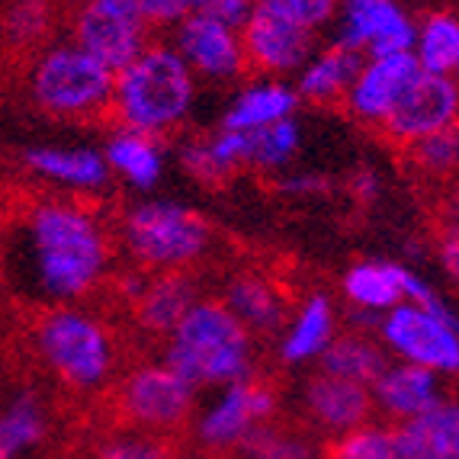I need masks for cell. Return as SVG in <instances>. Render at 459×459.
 <instances>
[{
    "mask_svg": "<svg viewBox=\"0 0 459 459\" xmlns=\"http://www.w3.org/2000/svg\"><path fill=\"white\" fill-rule=\"evenodd\" d=\"M264 7L276 10V13H283L286 20L292 23L306 26V30H318V26L331 23L341 7V0H257Z\"/></svg>",
    "mask_w": 459,
    "mask_h": 459,
    "instance_id": "836d02e7",
    "label": "cell"
},
{
    "mask_svg": "<svg viewBox=\"0 0 459 459\" xmlns=\"http://www.w3.org/2000/svg\"><path fill=\"white\" fill-rule=\"evenodd\" d=\"M103 161H107L109 170L123 174L132 186L138 190H152L158 180H161L164 170V154L161 148L154 145V138L138 135V132H116L109 138L107 152H103Z\"/></svg>",
    "mask_w": 459,
    "mask_h": 459,
    "instance_id": "d4e9b609",
    "label": "cell"
},
{
    "mask_svg": "<svg viewBox=\"0 0 459 459\" xmlns=\"http://www.w3.org/2000/svg\"><path fill=\"white\" fill-rule=\"evenodd\" d=\"M48 30L46 0H16L7 13V32L16 42H32Z\"/></svg>",
    "mask_w": 459,
    "mask_h": 459,
    "instance_id": "d590c367",
    "label": "cell"
},
{
    "mask_svg": "<svg viewBox=\"0 0 459 459\" xmlns=\"http://www.w3.org/2000/svg\"><path fill=\"white\" fill-rule=\"evenodd\" d=\"M296 91L283 84H257L251 91L238 93L231 109L225 113L222 129L231 132H254L264 126H273L280 119H290L296 113Z\"/></svg>",
    "mask_w": 459,
    "mask_h": 459,
    "instance_id": "cb8c5ba5",
    "label": "cell"
},
{
    "mask_svg": "<svg viewBox=\"0 0 459 459\" xmlns=\"http://www.w3.org/2000/svg\"><path fill=\"white\" fill-rule=\"evenodd\" d=\"M174 52L184 58L193 74L212 77V81H229L245 68V48L238 30L199 13H190L177 23Z\"/></svg>",
    "mask_w": 459,
    "mask_h": 459,
    "instance_id": "5bb4252c",
    "label": "cell"
},
{
    "mask_svg": "<svg viewBox=\"0 0 459 459\" xmlns=\"http://www.w3.org/2000/svg\"><path fill=\"white\" fill-rule=\"evenodd\" d=\"M145 26H177L193 13V0H132Z\"/></svg>",
    "mask_w": 459,
    "mask_h": 459,
    "instance_id": "74e56055",
    "label": "cell"
},
{
    "mask_svg": "<svg viewBox=\"0 0 459 459\" xmlns=\"http://www.w3.org/2000/svg\"><path fill=\"white\" fill-rule=\"evenodd\" d=\"M414 145V158L424 170L430 174H450L453 164H456V132H434V135H424Z\"/></svg>",
    "mask_w": 459,
    "mask_h": 459,
    "instance_id": "e575fe53",
    "label": "cell"
},
{
    "mask_svg": "<svg viewBox=\"0 0 459 459\" xmlns=\"http://www.w3.org/2000/svg\"><path fill=\"white\" fill-rule=\"evenodd\" d=\"M74 46L116 77L145 52V23L132 0H87L74 20Z\"/></svg>",
    "mask_w": 459,
    "mask_h": 459,
    "instance_id": "ba28073f",
    "label": "cell"
},
{
    "mask_svg": "<svg viewBox=\"0 0 459 459\" xmlns=\"http://www.w3.org/2000/svg\"><path fill=\"white\" fill-rule=\"evenodd\" d=\"M209 222L177 203H142L123 222V241L138 264L158 270L184 267L209 247Z\"/></svg>",
    "mask_w": 459,
    "mask_h": 459,
    "instance_id": "5b68a950",
    "label": "cell"
},
{
    "mask_svg": "<svg viewBox=\"0 0 459 459\" xmlns=\"http://www.w3.org/2000/svg\"><path fill=\"white\" fill-rule=\"evenodd\" d=\"M276 411V395L270 385L245 383L225 385L222 395L215 398L212 405L203 411L199 418L196 437L206 450H235V446H245V440L257 428L273 418Z\"/></svg>",
    "mask_w": 459,
    "mask_h": 459,
    "instance_id": "9c48e42d",
    "label": "cell"
},
{
    "mask_svg": "<svg viewBox=\"0 0 459 459\" xmlns=\"http://www.w3.org/2000/svg\"><path fill=\"white\" fill-rule=\"evenodd\" d=\"M193 302H196V292L190 280L180 273H168L138 292V322L158 334H170Z\"/></svg>",
    "mask_w": 459,
    "mask_h": 459,
    "instance_id": "484cf974",
    "label": "cell"
},
{
    "mask_svg": "<svg viewBox=\"0 0 459 459\" xmlns=\"http://www.w3.org/2000/svg\"><path fill=\"white\" fill-rule=\"evenodd\" d=\"M418 71L421 68H418L411 52L367 58L357 81L347 91V103H351V109L360 116L363 123H383L389 109L395 107V100L418 77Z\"/></svg>",
    "mask_w": 459,
    "mask_h": 459,
    "instance_id": "9a60e30c",
    "label": "cell"
},
{
    "mask_svg": "<svg viewBox=\"0 0 459 459\" xmlns=\"http://www.w3.org/2000/svg\"><path fill=\"white\" fill-rule=\"evenodd\" d=\"M225 308L247 331H276L286 318V306L280 292L261 276H238L235 283L229 286Z\"/></svg>",
    "mask_w": 459,
    "mask_h": 459,
    "instance_id": "4316f807",
    "label": "cell"
},
{
    "mask_svg": "<svg viewBox=\"0 0 459 459\" xmlns=\"http://www.w3.org/2000/svg\"><path fill=\"white\" fill-rule=\"evenodd\" d=\"M184 168L190 170L203 184H215L235 174L238 168H245V132L219 129L206 142H193L180 154Z\"/></svg>",
    "mask_w": 459,
    "mask_h": 459,
    "instance_id": "83f0119b",
    "label": "cell"
},
{
    "mask_svg": "<svg viewBox=\"0 0 459 459\" xmlns=\"http://www.w3.org/2000/svg\"><path fill=\"white\" fill-rule=\"evenodd\" d=\"M363 62L367 58L360 52H353V48L341 46V42L325 48L322 55H315V58H308L302 65L296 97H306L312 103H331L337 97H347L351 84L360 74Z\"/></svg>",
    "mask_w": 459,
    "mask_h": 459,
    "instance_id": "ffe728a7",
    "label": "cell"
},
{
    "mask_svg": "<svg viewBox=\"0 0 459 459\" xmlns=\"http://www.w3.org/2000/svg\"><path fill=\"white\" fill-rule=\"evenodd\" d=\"M164 367L193 389L245 383L251 379V331L225 308V302L196 299L170 331Z\"/></svg>",
    "mask_w": 459,
    "mask_h": 459,
    "instance_id": "7a4b0ae2",
    "label": "cell"
},
{
    "mask_svg": "<svg viewBox=\"0 0 459 459\" xmlns=\"http://www.w3.org/2000/svg\"><path fill=\"white\" fill-rule=\"evenodd\" d=\"M238 36H241V48H245V62L270 71V74L302 71V65L312 58V30L292 23L283 13H276L264 4H254Z\"/></svg>",
    "mask_w": 459,
    "mask_h": 459,
    "instance_id": "8fae6325",
    "label": "cell"
},
{
    "mask_svg": "<svg viewBox=\"0 0 459 459\" xmlns=\"http://www.w3.org/2000/svg\"><path fill=\"white\" fill-rule=\"evenodd\" d=\"M341 46L369 58L414 48V23L395 0H341Z\"/></svg>",
    "mask_w": 459,
    "mask_h": 459,
    "instance_id": "4fadbf2b",
    "label": "cell"
},
{
    "mask_svg": "<svg viewBox=\"0 0 459 459\" xmlns=\"http://www.w3.org/2000/svg\"><path fill=\"white\" fill-rule=\"evenodd\" d=\"M379 337L385 351L398 357V363L424 367L437 376H453L459 369V334L453 315H437L402 302L379 315Z\"/></svg>",
    "mask_w": 459,
    "mask_h": 459,
    "instance_id": "52a82bcc",
    "label": "cell"
},
{
    "mask_svg": "<svg viewBox=\"0 0 459 459\" xmlns=\"http://www.w3.org/2000/svg\"><path fill=\"white\" fill-rule=\"evenodd\" d=\"M26 257L39 292L48 299H81L107 270L109 245L87 209L42 203L26 219Z\"/></svg>",
    "mask_w": 459,
    "mask_h": 459,
    "instance_id": "6da1fadb",
    "label": "cell"
},
{
    "mask_svg": "<svg viewBox=\"0 0 459 459\" xmlns=\"http://www.w3.org/2000/svg\"><path fill=\"white\" fill-rule=\"evenodd\" d=\"M84 4H87V0H84Z\"/></svg>",
    "mask_w": 459,
    "mask_h": 459,
    "instance_id": "b9f144b4",
    "label": "cell"
},
{
    "mask_svg": "<svg viewBox=\"0 0 459 459\" xmlns=\"http://www.w3.org/2000/svg\"><path fill=\"white\" fill-rule=\"evenodd\" d=\"M325 459H398L395 430L385 424H360V428L337 434Z\"/></svg>",
    "mask_w": 459,
    "mask_h": 459,
    "instance_id": "1f68e13d",
    "label": "cell"
},
{
    "mask_svg": "<svg viewBox=\"0 0 459 459\" xmlns=\"http://www.w3.org/2000/svg\"><path fill=\"white\" fill-rule=\"evenodd\" d=\"M459 113V91L456 81L444 74H424L418 71L405 93L395 100V107L383 119L385 132L402 142H418L434 132L453 129Z\"/></svg>",
    "mask_w": 459,
    "mask_h": 459,
    "instance_id": "7c38bea8",
    "label": "cell"
},
{
    "mask_svg": "<svg viewBox=\"0 0 459 459\" xmlns=\"http://www.w3.org/2000/svg\"><path fill=\"white\" fill-rule=\"evenodd\" d=\"M100 459H168V450L161 440L148 434H123L103 444Z\"/></svg>",
    "mask_w": 459,
    "mask_h": 459,
    "instance_id": "8d00e7d4",
    "label": "cell"
},
{
    "mask_svg": "<svg viewBox=\"0 0 459 459\" xmlns=\"http://www.w3.org/2000/svg\"><path fill=\"white\" fill-rule=\"evenodd\" d=\"M302 142V129L296 119H280L264 129L245 132V164L251 168H280L299 152Z\"/></svg>",
    "mask_w": 459,
    "mask_h": 459,
    "instance_id": "4dcf8cb0",
    "label": "cell"
},
{
    "mask_svg": "<svg viewBox=\"0 0 459 459\" xmlns=\"http://www.w3.org/2000/svg\"><path fill=\"white\" fill-rule=\"evenodd\" d=\"M446 264H450V273H456V231H450V241H446Z\"/></svg>",
    "mask_w": 459,
    "mask_h": 459,
    "instance_id": "ab89813d",
    "label": "cell"
},
{
    "mask_svg": "<svg viewBox=\"0 0 459 459\" xmlns=\"http://www.w3.org/2000/svg\"><path fill=\"white\" fill-rule=\"evenodd\" d=\"M241 450L247 453V459H315V450L306 437L286 434L276 428H257L245 440Z\"/></svg>",
    "mask_w": 459,
    "mask_h": 459,
    "instance_id": "d6a6232c",
    "label": "cell"
},
{
    "mask_svg": "<svg viewBox=\"0 0 459 459\" xmlns=\"http://www.w3.org/2000/svg\"><path fill=\"white\" fill-rule=\"evenodd\" d=\"M0 219H4V203H0Z\"/></svg>",
    "mask_w": 459,
    "mask_h": 459,
    "instance_id": "60d3db41",
    "label": "cell"
},
{
    "mask_svg": "<svg viewBox=\"0 0 459 459\" xmlns=\"http://www.w3.org/2000/svg\"><path fill=\"white\" fill-rule=\"evenodd\" d=\"M26 164L39 177L62 186H74V190H97L109 180L107 161L93 148H32L26 152Z\"/></svg>",
    "mask_w": 459,
    "mask_h": 459,
    "instance_id": "44dd1931",
    "label": "cell"
},
{
    "mask_svg": "<svg viewBox=\"0 0 459 459\" xmlns=\"http://www.w3.org/2000/svg\"><path fill=\"white\" fill-rule=\"evenodd\" d=\"M46 411L36 395L13 398L0 411V459H20L46 440Z\"/></svg>",
    "mask_w": 459,
    "mask_h": 459,
    "instance_id": "f546056e",
    "label": "cell"
},
{
    "mask_svg": "<svg viewBox=\"0 0 459 459\" xmlns=\"http://www.w3.org/2000/svg\"><path fill=\"white\" fill-rule=\"evenodd\" d=\"M411 270L392 261H363L353 264L344 273V296L360 312L385 315L389 308L402 306L411 283Z\"/></svg>",
    "mask_w": 459,
    "mask_h": 459,
    "instance_id": "d6986e66",
    "label": "cell"
},
{
    "mask_svg": "<svg viewBox=\"0 0 459 459\" xmlns=\"http://www.w3.org/2000/svg\"><path fill=\"white\" fill-rule=\"evenodd\" d=\"M32 100L65 119L93 116L113 100V74L77 46H58L42 55L32 71Z\"/></svg>",
    "mask_w": 459,
    "mask_h": 459,
    "instance_id": "8992f818",
    "label": "cell"
},
{
    "mask_svg": "<svg viewBox=\"0 0 459 459\" xmlns=\"http://www.w3.org/2000/svg\"><path fill=\"white\" fill-rule=\"evenodd\" d=\"M398 459H459V408L450 398L421 411L418 418L398 421Z\"/></svg>",
    "mask_w": 459,
    "mask_h": 459,
    "instance_id": "ac0fdd59",
    "label": "cell"
},
{
    "mask_svg": "<svg viewBox=\"0 0 459 459\" xmlns=\"http://www.w3.org/2000/svg\"><path fill=\"white\" fill-rule=\"evenodd\" d=\"M193 93V71L170 46H145L129 68L113 77V107L123 126L148 138L184 123Z\"/></svg>",
    "mask_w": 459,
    "mask_h": 459,
    "instance_id": "3957f363",
    "label": "cell"
},
{
    "mask_svg": "<svg viewBox=\"0 0 459 459\" xmlns=\"http://www.w3.org/2000/svg\"><path fill=\"white\" fill-rule=\"evenodd\" d=\"M39 353L62 376L65 383L81 392H93L113 373V341L107 328L84 312L55 308L36 328Z\"/></svg>",
    "mask_w": 459,
    "mask_h": 459,
    "instance_id": "277c9868",
    "label": "cell"
},
{
    "mask_svg": "<svg viewBox=\"0 0 459 459\" xmlns=\"http://www.w3.org/2000/svg\"><path fill=\"white\" fill-rule=\"evenodd\" d=\"M334 341V308L331 299L315 292L306 299L302 312L296 315V322L290 325L286 337L280 341V357L290 367L299 363H312L325 353V347Z\"/></svg>",
    "mask_w": 459,
    "mask_h": 459,
    "instance_id": "7402d4cb",
    "label": "cell"
},
{
    "mask_svg": "<svg viewBox=\"0 0 459 459\" xmlns=\"http://www.w3.org/2000/svg\"><path fill=\"white\" fill-rule=\"evenodd\" d=\"M257 0H193V13L219 20V23L241 30V23L247 20V13L254 10Z\"/></svg>",
    "mask_w": 459,
    "mask_h": 459,
    "instance_id": "f35d334b",
    "label": "cell"
},
{
    "mask_svg": "<svg viewBox=\"0 0 459 459\" xmlns=\"http://www.w3.org/2000/svg\"><path fill=\"white\" fill-rule=\"evenodd\" d=\"M302 405H306L308 418L331 434H347V430L360 428L376 411L367 385L347 383V379H337L328 373H318L306 385Z\"/></svg>",
    "mask_w": 459,
    "mask_h": 459,
    "instance_id": "2e32d148",
    "label": "cell"
},
{
    "mask_svg": "<svg viewBox=\"0 0 459 459\" xmlns=\"http://www.w3.org/2000/svg\"><path fill=\"white\" fill-rule=\"evenodd\" d=\"M318 363H322V373L347 379V383L367 385V389L379 379V373L389 367L383 347L363 334L334 337V341L325 347L322 357H318Z\"/></svg>",
    "mask_w": 459,
    "mask_h": 459,
    "instance_id": "603a6c76",
    "label": "cell"
},
{
    "mask_svg": "<svg viewBox=\"0 0 459 459\" xmlns=\"http://www.w3.org/2000/svg\"><path fill=\"white\" fill-rule=\"evenodd\" d=\"M414 62L424 74L453 77L459 68V20L453 13H434L414 36Z\"/></svg>",
    "mask_w": 459,
    "mask_h": 459,
    "instance_id": "f1b7e54d",
    "label": "cell"
},
{
    "mask_svg": "<svg viewBox=\"0 0 459 459\" xmlns=\"http://www.w3.org/2000/svg\"><path fill=\"white\" fill-rule=\"evenodd\" d=\"M196 389L184 383L170 367H138L126 376L119 402L132 424L148 430H168L184 424L193 411Z\"/></svg>",
    "mask_w": 459,
    "mask_h": 459,
    "instance_id": "30bf717a",
    "label": "cell"
},
{
    "mask_svg": "<svg viewBox=\"0 0 459 459\" xmlns=\"http://www.w3.org/2000/svg\"><path fill=\"white\" fill-rule=\"evenodd\" d=\"M369 395H373V408H379L385 418L408 421L437 405L444 398V389H440V376L430 369L411 367V363H389L369 385Z\"/></svg>",
    "mask_w": 459,
    "mask_h": 459,
    "instance_id": "e0dca14e",
    "label": "cell"
}]
</instances>
